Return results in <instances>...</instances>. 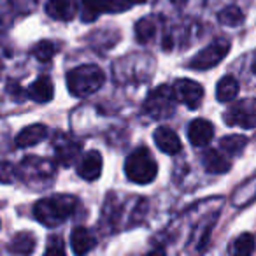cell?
<instances>
[{"mask_svg": "<svg viewBox=\"0 0 256 256\" xmlns=\"http://www.w3.org/2000/svg\"><path fill=\"white\" fill-rule=\"evenodd\" d=\"M78 207V198L72 195H53L42 198L34 206V216L44 226H58L62 224Z\"/></svg>", "mask_w": 256, "mask_h": 256, "instance_id": "cell-1", "label": "cell"}, {"mask_svg": "<svg viewBox=\"0 0 256 256\" xmlns=\"http://www.w3.org/2000/svg\"><path fill=\"white\" fill-rule=\"evenodd\" d=\"M106 76L96 65H81L67 74V88L78 98H84L96 93L104 86Z\"/></svg>", "mask_w": 256, "mask_h": 256, "instance_id": "cell-2", "label": "cell"}, {"mask_svg": "<svg viewBox=\"0 0 256 256\" xmlns=\"http://www.w3.org/2000/svg\"><path fill=\"white\" fill-rule=\"evenodd\" d=\"M124 174L136 184H150L156 179L158 165L148 148H137L124 162Z\"/></svg>", "mask_w": 256, "mask_h": 256, "instance_id": "cell-3", "label": "cell"}, {"mask_svg": "<svg viewBox=\"0 0 256 256\" xmlns=\"http://www.w3.org/2000/svg\"><path fill=\"white\" fill-rule=\"evenodd\" d=\"M176 104L178 100H176L174 90L167 84H162L148 95L144 102V110L153 120H167L176 112Z\"/></svg>", "mask_w": 256, "mask_h": 256, "instance_id": "cell-4", "label": "cell"}, {"mask_svg": "<svg viewBox=\"0 0 256 256\" xmlns=\"http://www.w3.org/2000/svg\"><path fill=\"white\" fill-rule=\"evenodd\" d=\"M54 174V164L37 156H26L20 165V178L26 184H42Z\"/></svg>", "mask_w": 256, "mask_h": 256, "instance_id": "cell-5", "label": "cell"}, {"mask_svg": "<svg viewBox=\"0 0 256 256\" xmlns=\"http://www.w3.org/2000/svg\"><path fill=\"white\" fill-rule=\"evenodd\" d=\"M230 51V42L228 40H216V42L209 44L207 48H204L202 51L195 54L190 60V68L193 70H209V68L216 67L223 62V58Z\"/></svg>", "mask_w": 256, "mask_h": 256, "instance_id": "cell-6", "label": "cell"}, {"mask_svg": "<svg viewBox=\"0 0 256 256\" xmlns=\"http://www.w3.org/2000/svg\"><path fill=\"white\" fill-rule=\"evenodd\" d=\"M224 123L230 126L240 128H254L256 126V98H244L235 102L230 109L224 112Z\"/></svg>", "mask_w": 256, "mask_h": 256, "instance_id": "cell-7", "label": "cell"}, {"mask_svg": "<svg viewBox=\"0 0 256 256\" xmlns=\"http://www.w3.org/2000/svg\"><path fill=\"white\" fill-rule=\"evenodd\" d=\"M130 0H82V22H95L102 12H123L132 8Z\"/></svg>", "mask_w": 256, "mask_h": 256, "instance_id": "cell-8", "label": "cell"}, {"mask_svg": "<svg viewBox=\"0 0 256 256\" xmlns=\"http://www.w3.org/2000/svg\"><path fill=\"white\" fill-rule=\"evenodd\" d=\"M174 90L176 100L179 104H184L190 109H195V107L200 106L204 98V88L202 84H198L196 81H192V79H178L172 86Z\"/></svg>", "mask_w": 256, "mask_h": 256, "instance_id": "cell-9", "label": "cell"}, {"mask_svg": "<svg viewBox=\"0 0 256 256\" xmlns=\"http://www.w3.org/2000/svg\"><path fill=\"white\" fill-rule=\"evenodd\" d=\"M214 137V126L210 121L204 118H196L190 123L188 126V139L195 148H204L212 140Z\"/></svg>", "mask_w": 256, "mask_h": 256, "instance_id": "cell-10", "label": "cell"}, {"mask_svg": "<svg viewBox=\"0 0 256 256\" xmlns=\"http://www.w3.org/2000/svg\"><path fill=\"white\" fill-rule=\"evenodd\" d=\"M153 140H154V144H156V148L162 151V153L170 154V156L178 154L179 151L182 150L179 136L168 126L156 128V130H154V134H153Z\"/></svg>", "mask_w": 256, "mask_h": 256, "instance_id": "cell-11", "label": "cell"}, {"mask_svg": "<svg viewBox=\"0 0 256 256\" xmlns=\"http://www.w3.org/2000/svg\"><path fill=\"white\" fill-rule=\"evenodd\" d=\"M104 167L102 154L98 151H88L84 156L79 160L78 164V174L79 178L86 179V181H95L100 178Z\"/></svg>", "mask_w": 256, "mask_h": 256, "instance_id": "cell-12", "label": "cell"}, {"mask_svg": "<svg viewBox=\"0 0 256 256\" xmlns=\"http://www.w3.org/2000/svg\"><path fill=\"white\" fill-rule=\"evenodd\" d=\"M70 244H72V251H74L76 256H84L96 246V238L88 228L78 226V228H74L70 234Z\"/></svg>", "mask_w": 256, "mask_h": 256, "instance_id": "cell-13", "label": "cell"}, {"mask_svg": "<svg viewBox=\"0 0 256 256\" xmlns=\"http://www.w3.org/2000/svg\"><path fill=\"white\" fill-rule=\"evenodd\" d=\"M46 11L53 20L70 22L78 14V4L76 0H48Z\"/></svg>", "mask_w": 256, "mask_h": 256, "instance_id": "cell-14", "label": "cell"}, {"mask_svg": "<svg viewBox=\"0 0 256 256\" xmlns=\"http://www.w3.org/2000/svg\"><path fill=\"white\" fill-rule=\"evenodd\" d=\"M26 93H28V96L34 100V102H39V104L50 102L54 95L53 81H51L48 76H39V78L28 86Z\"/></svg>", "mask_w": 256, "mask_h": 256, "instance_id": "cell-15", "label": "cell"}, {"mask_svg": "<svg viewBox=\"0 0 256 256\" xmlns=\"http://www.w3.org/2000/svg\"><path fill=\"white\" fill-rule=\"evenodd\" d=\"M48 137V128L40 123L30 124V126H25L22 132L16 137V146L18 148H30L36 146V144L42 142Z\"/></svg>", "mask_w": 256, "mask_h": 256, "instance_id": "cell-16", "label": "cell"}, {"mask_svg": "<svg viewBox=\"0 0 256 256\" xmlns=\"http://www.w3.org/2000/svg\"><path fill=\"white\" fill-rule=\"evenodd\" d=\"M204 167L209 174H224L230 170V156L221 150H209L204 154Z\"/></svg>", "mask_w": 256, "mask_h": 256, "instance_id": "cell-17", "label": "cell"}, {"mask_svg": "<svg viewBox=\"0 0 256 256\" xmlns=\"http://www.w3.org/2000/svg\"><path fill=\"white\" fill-rule=\"evenodd\" d=\"M238 95V81L234 76H224L218 81L216 86V98L220 102H232Z\"/></svg>", "mask_w": 256, "mask_h": 256, "instance_id": "cell-18", "label": "cell"}, {"mask_svg": "<svg viewBox=\"0 0 256 256\" xmlns=\"http://www.w3.org/2000/svg\"><path fill=\"white\" fill-rule=\"evenodd\" d=\"M9 248L16 254H22V256L32 254L34 249H36V235L30 234V232H20V234H16L12 237Z\"/></svg>", "mask_w": 256, "mask_h": 256, "instance_id": "cell-19", "label": "cell"}, {"mask_svg": "<svg viewBox=\"0 0 256 256\" xmlns=\"http://www.w3.org/2000/svg\"><path fill=\"white\" fill-rule=\"evenodd\" d=\"M246 144H248V139L244 136L234 134V136H226L220 140V150L228 156H235V154H240L244 151Z\"/></svg>", "mask_w": 256, "mask_h": 256, "instance_id": "cell-20", "label": "cell"}, {"mask_svg": "<svg viewBox=\"0 0 256 256\" xmlns=\"http://www.w3.org/2000/svg\"><path fill=\"white\" fill-rule=\"evenodd\" d=\"M78 154H79V146L72 142V140L65 139L56 144V156L60 160V164L65 165V167L70 165L78 158Z\"/></svg>", "mask_w": 256, "mask_h": 256, "instance_id": "cell-21", "label": "cell"}, {"mask_svg": "<svg viewBox=\"0 0 256 256\" xmlns=\"http://www.w3.org/2000/svg\"><path fill=\"white\" fill-rule=\"evenodd\" d=\"M256 238L252 234H242L240 237L235 238L234 246H232V254L234 256H251L254 251Z\"/></svg>", "mask_w": 256, "mask_h": 256, "instance_id": "cell-22", "label": "cell"}, {"mask_svg": "<svg viewBox=\"0 0 256 256\" xmlns=\"http://www.w3.org/2000/svg\"><path fill=\"white\" fill-rule=\"evenodd\" d=\"M218 20H220L221 25L232 26V28H234V26H238L244 22V12H242L237 6H228V8H224L223 11L220 12Z\"/></svg>", "mask_w": 256, "mask_h": 256, "instance_id": "cell-23", "label": "cell"}, {"mask_svg": "<svg viewBox=\"0 0 256 256\" xmlns=\"http://www.w3.org/2000/svg\"><path fill=\"white\" fill-rule=\"evenodd\" d=\"M156 34V23L150 18H144L137 23L136 26V36H137V40L139 42H150L151 39L154 37Z\"/></svg>", "mask_w": 256, "mask_h": 256, "instance_id": "cell-24", "label": "cell"}, {"mask_svg": "<svg viewBox=\"0 0 256 256\" xmlns=\"http://www.w3.org/2000/svg\"><path fill=\"white\" fill-rule=\"evenodd\" d=\"M32 53L39 62H50L56 54V46L51 40H40L39 44H36Z\"/></svg>", "mask_w": 256, "mask_h": 256, "instance_id": "cell-25", "label": "cell"}, {"mask_svg": "<svg viewBox=\"0 0 256 256\" xmlns=\"http://www.w3.org/2000/svg\"><path fill=\"white\" fill-rule=\"evenodd\" d=\"M16 176H18V170H16L14 165L9 164V162H2L0 164V182L9 184V182L14 181Z\"/></svg>", "mask_w": 256, "mask_h": 256, "instance_id": "cell-26", "label": "cell"}, {"mask_svg": "<svg viewBox=\"0 0 256 256\" xmlns=\"http://www.w3.org/2000/svg\"><path fill=\"white\" fill-rule=\"evenodd\" d=\"M44 256H67V254H65V251H64V246L58 240V242H54V244H50V248L46 249Z\"/></svg>", "mask_w": 256, "mask_h": 256, "instance_id": "cell-27", "label": "cell"}, {"mask_svg": "<svg viewBox=\"0 0 256 256\" xmlns=\"http://www.w3.org/2000/svg\"><path fill=\"white\" fill-rule=\"evenodd\" d=\"M146 256H167V252H165L164 248H156V249H153L151 252H148Z\"/></svg>", "mask_w": 256, "mask_h": 256, "instance_id": "cell-28", "label": "cell"}, {"mask_svg": "<svg viewBox=\"0 0 256 256\" xmlns=\"http://www.w3.org/2000/svg\"><path fill=\"white\" fill-rule=\"evenodd\" d=\"M132 4H140V2H148V0H130Z\"/></svg>", "mask_w": 256, "mask_h": 256, "instance_id": "cell-29", "label": "cell"}]
</instances>
